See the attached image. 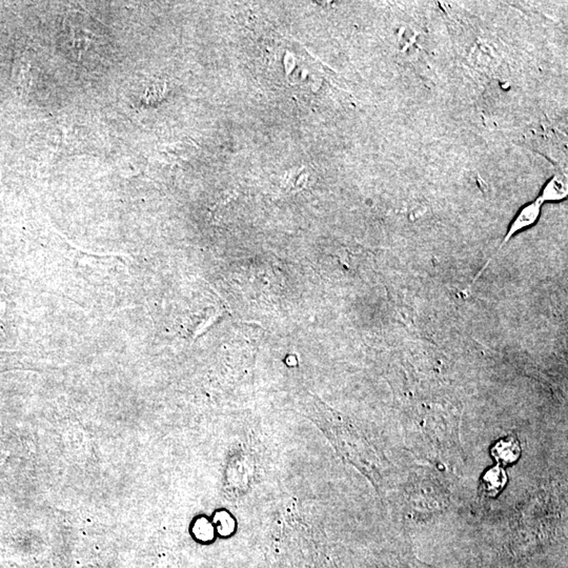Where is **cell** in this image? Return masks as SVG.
<instances>
[{
	"mask_svg": "<svg viewBox=\"0 0 568 568\" xmlns=\"http://www.w3.org/2000/svg\"><path fill=\"white\" fill-rule=\"evenodd\" d=\"M542 207L543 203L540 200V199L537 198L535 199L534 201L532 203H528V205H524L521 210H519V213L515 217L514 220L512 221L510 223V227H508V232H506L505 236L504 238L502 239L501 243H500L499 247L495 250L493 254L488 257L486 262L484 263L483 267L480 269V271L478 272L477 275L473 277V279L471 280V284H468V286L466 289H463V294H468L469 291H471L473 286H475L476 284H477L478 280L479 278L483 275L484 272L488 269V267L491 264L493 260L499 256V254L501 253L502 250H503L504 247L508 245L510 240L514 238L516 235L519 234V232L525 231V230L530 229V227H534L536 225L537 221L539 220L540 218L541 212H542Z\"/></svg>",
	"mask_w": 568,
	"mask_h": 568,
	"instance_id": "cell-1",
	"label": "cell"
},
{
	"mask_svg": "<svg viewBox=\"0 0 568 568\" xmlns=\"http://www.w3.org/2000/svg\"><path fill=\"white\" fill-rule=\"evenodd\" d=\"M508 482L505 471L501 465H495L484 473L481 481V491L488 497H495L503 490Z\"/></svg>",
	"mask_w": 568,
	"mask_h": 568,
	"instance_id": "cell-4",
	"label": "cell"
},
{
	"mask_svg": "<svg viewBox=\"0 0 568 568\" xmlns=\"http://www.w3.org/2000/svg\"><path fill=\"white\" fill-rule=\"evenodd\" d=\"M568 196V182L564 175L556 174L544 186L538 198L546 203H557L564 200Z\"/></svg>",
	"mask_w": 568,
	"mask_h": 568,
	"instance_id": "cell-3",
	"label": "cell"
},
{
	"mask_svg": "<svg viewBox=\"0 0 568 568\" xmlns=\"http://www.w3.org/2000/svg\"><path fill=\"white\" fill-rule=\"evenodd\" d=\"M520 454H521L520 443L513 437L498 441L491 449V456L501 466L514 463L520 457Z\"/></svg>",
	"mask_w": 568,
	"mask_h": 568,
	"instance_id": "cell-2",
	"label": "cell"
}]
</instances>
